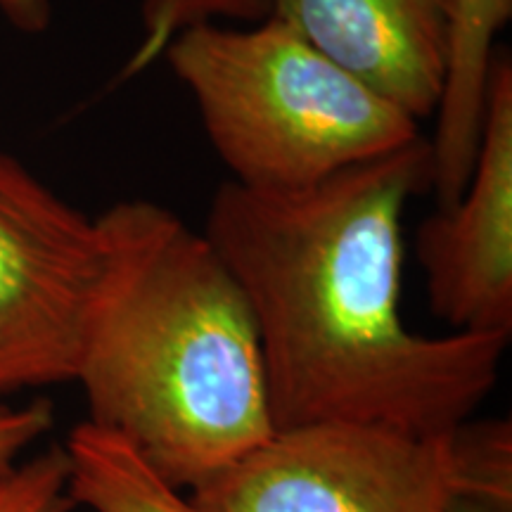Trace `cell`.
I'll use <instances>...</instances> for the list:
<instances>
[{"mask_svg": "<svg viewBox=\"0 0 512 512\" xmlns=\"http://www.w3.org/2000/svg\"><path fill=\"white\" fill-rule=\"evenodd\" d=\"M456 0H271V15L415 121L437 114Z\"/></svg>", "mask_w": 512, "mask_h": 512, "instance_id": "7", "label": "cell"}, {"mask_svg": "<svg viewBox=\"0 0 512 512\" xmlns=\"http://www.w3.org/2000/svg\"><path fill=\"white\" fill-rule=\"evenodd\" d=\"M446 512H512V503L494 501V498L470 496V494H453L448 501Z\"/></svg>", "mask_w": 512, "mask_h": 512, "instance_id": "15", "label": "cell"}, {"mask_svg": "<svg viewBox=\"0 0 512 512\" xmlns=\"http://www.w3.org/2000/svg\"><path fill=\"white\" fill-rule=\"evenodd\" d=\"M448 434L368 422L285 427L183 494L195 512H446Z\"/></svg>", "mask_w": 512, "mask_h": 512, "instance_id": "4", "label": "cell"}, {"mask_svg": "<svg viewBox=\"0 0 512 512\" xmlns=\"http://www.w3.org/2000/svg\"><path fill=\"white\" fill-rule=\"evenodd\" d=\"M271 15V0H143L140 5V41L128 57L121 81L133 79L162 60L181 31L204 22L233 19L240 24H256Z\"/></svg>", "mask_w": 512, "mask_h": 512, "instance_id": "11", "label": "cell"}, {"mask_svg": "<svg viewBox=\"0 0 512 512\" xmlns=\"http://www.w3.org/2000/svg\"><path fill=\"white\" fill-rule=\"evenodd\" d=\"M72 496L88 512H195L117 434L83 420L67 437Z\"/></svg>", "mask_w": 512, "mask_h": 512, "instance_id": "9", "label": "cell"}, {"mask_svg": "<svg viewBox=\"0 0 512 512\" xmlns=\"http://www.w3.org/2000/svg\"><path fill=\"white\" fill-rule=\"evenodd\" d=\"M0 17L27 36L43 34L53 19V0H0Z\"/></svg>", "mask_w": 512, "mask_h": 512, "instance_id": "14", "label": "cell"}, {"mask_svg": "<svg viewBox=\"0 0 512 512\" xmlns=\"http://www.w3.org/2000/svg\"><path fill=\"white\" fill-rule=\"evenodd\" d=\"M53 420L50 401H31L22 406L0 401V472L22 460L38 439L46 437Z\"/></svg>", "mask_w": 512, "mask_h": 512, "instance_id": "13", "label": "cell"}, {"mask_svg": "<svg viewBox=\"0 0 512 512\" xmlns=\"http://www.w3.org/2000/svg\"><path fill=\"white\" fill-rule=\"evenodd\" d=\"M162 57L242 188L302 190L422 138L420 121L273 15L195 24Z\"/></svg>", "mask_w": 512, "mask_h": 512, "instance_id": "3", "label": "cell"}, {"mask_svg": "<svg viewBox=\"0 0 512 512\" xmlns=\"http://www.w3.org/2000/svg\"><path fill=\"white\" fill-rule=\"evenodd\" d=\"M100 268L98 219L0 150V401L74 382Z\"/></svg>", "mask_w": 512, "mask_h": 512, "instance_id": "5", "label": "cell"}, {"mask_svg": "<svg viewBox=\"0 0 512 512\" xmlns=\"http://www.w3.org/2000/svg\"><path fill=\"white\" fill-rule=\"evenodd\" d=\"M510 17L512 0H456L453 5L446 86L430 140L432 190L439 207L456 202L472 174L496 38Z\"/></svg>", "mask_w": 512, "mask_h": 512, "instance_id": "8", "label": "cell"}, {"mask_svg": "<svg viewBox=\"0 0 512 512\" xmlns=\"http://www.w3.org/2000/svg\"><path fill=\"white\" fill-rule=\"evenodd\" d=\"M415 256L430 311L467 335H512V62L494 55L465 190L422 221Z\"/></svg>", "mask_w": 512, "mask_h": 512, "instance_id": "6", "label": "cell"}, {"mask_svg": "<svg viewBox=\"0 0 512 512\" xmlns=\"http://www.w3.org/2000/svg\"><path fill=\"white\" fill-rule=\"evenodd\" d=\"M98 226L74 375L86 422L188 491L275 430L252 311L207 238L162 204L117 202Z\"/></svg>", "mask_w": 512, "mask_h": 512, "instance_id": "2", "label": "cell"}, {"mask_svg": "<svg viewBox=\"0 0 512 512\" xmlns=\"http://www.w3.org/2000/svg\"><path fill=\"white\" fill-rule=\"evenodd\" d=\"M72 465L64 446H48L0 472V512H74Z\"/></svg>", "mask_w": 512, "mask_h": 512, "instance_id": "12", "label": "cell"}, {"mask_svg": "<svg viewBox=\"0 0 512 512\" xmlns=\"http://www.w3.org/2000/svg\"><path fill=\"white\" fill-rule=\"evenodd\" d=\"M453 494L512 503V422L472 420L448 434Z\"/></svg>", "mask_w": 512, "mask_h": 512, "instance_id": "10", "label": "cell"}, {"mask_svg": "<svg viewBox=\"0 0 512 512\" xmlns=\"http://www.w3.org/2000/svg\"><path fill=\"white\" fill-rule=\"evenodd\" d=\"M432 190L430 140L290 192L226 181L204 238L245 294L275 430L368 422L448 434L486 401L510 337L413 332L399 311L408 202Z\"/></svg>", "mask_w": 512, "mask_h": 512, "instance_id": "1", "label": "cell"}]
</instances>
